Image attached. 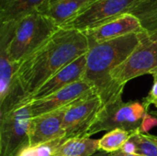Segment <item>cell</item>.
<instances>
[{
	"mask_svg": "<svg viewBox=\"0 0 157 156\" xmlns=\"http://www.w3.org/2000/svg\"><path fill=\"white\" fill-rule=\"evenodd\" d=\"M88 50L89 43L84 32L60 28L38 51L24 60L16 72L26 100L48 79Z\"/></svg>",
	"mask_w": 157,
	"mask_h": 156,
	"instance_id": "1",
	"label": "cell"
},
{
	"mask_svg": "<svg viewBox=\"0 0 157 156\" xmlns=\"http://www.w3.org/2000/svg\"><path fill=\"white\" fill-rule=\"evenodd\" d=\"M141 33H132L91 46L86 52V67L83 80L100 96L103 105L123 91L115 88L110 73L121 64L138 47Z\"/></svg>",
	"mask_w": 157,
	"mask_h": 156,
	"instance_id": "2",
	"label": "cell"
},
{
	"mask_svg": "<svg viewBox=\"0 0 157 156\" xmlns=\"http://www.w3.org/2000/svg\"><path fill=\"white\" fill-rule=\"evenodd\" d=\"M59 29L52 18L40 13L30 14L17 22L1 24L0 51L19 65Z\"/></svg>",
	"mask_w": 157,
	"mask_h": 156,
	"instance_id": "3",
	"label": "cell"
},
{
	"mask_svg": "<svg viewBox=\"0 0 157 156\" xmlns=\"http://www.w3.org/2000/svg\"><path fill=\"white\" fill-rule=\"evenodd\" d=\"M146 110L143 103L123 102L122 95H119L103 105L96 120L83 138H89L99 131H110L116 129L132 132L144 131Z\"/></svg>",
	"mask_w": 157,
	"mask_h": 156,
	"instance_id": "4",
	"label": "cell"
},
{
	"mask_svg": "<svg viewBox=\"0 0 157 156\" xmlns=\"http://www.w3.org/2000/svg\"><path fill=\"white\" fill-rule=\"evenodd\" d=\"M157 72V37L142 32L141 41L133 52L111 73L114 86L123 91L125 85L138 76Z\"/></svg>",
	"mask_w": 157,
	"mask_h": 156,
	"instance_id": "5",
	"label": "cell"
},
{
	"mask_svg": "<svg viewBox=\"0 0 157 156\" xmlns=\"http://www.w3.org/2000/svg\"><path fill=\"white\" fill-rule=\"evenodd\" d=\"M31 118L27 105L0 117V156H20L30 146L29 126Z\"/></svg>",
	"mask_w": 157,
	"mask_h": 156,
	"instance_id": "6",
	"label": "cell"
},
{
	"mask_svg": "<svg viewBox=\"0 0 157 156\" xmlns=\"http://www.w3.org/2000/svg\"><path fill=\"white\" fill-rule=\"evenodd\" d=\"M141 0H98L63 29L82 32L98 28L123 14L129 13Z\"/></svg>",
	"mask_w": 157,
	"mask_h": 156,
	"instance_id": "7",
	"label": "cell"
},
{
	"mask_svg": "<svg viewBox=\"0 0 157 156\" xmlns=\"http://www.w3.org/2000/svg\"><path fill=\"white\" fill-rule=\"evenodd\" d=\"M103 107L100 96L95 93L75 102L67 109L63 122L64 140L83 138Z\"/></svg>",
	"mask_w": 157,
	"mask_h": 156,
	"instance_id": "8",
	"label": "cell"
},
{
	"mask_svg": "<svg viewBox=\"0 0 157 156\" xmlns=\"http://www.w3.org/2000/svg\"><path fill=\"white\" fill-rule=\"evenodd\" d=\"M97 93L95 88L84 80L74 83L60 91L27 104L31 117H37L71 106L80 99Z\"/></svg>",
	"mask_w": 157,
	"mask_h": 156,
	"instance_id": "9",
	"label": "cell"
},
{
	"mask_svg": "<svg viewBox=\"0 0 157 156\" xmlns=\"http://www.w3.org/2000/svg\"><path fill=\"white\" fill-rule=\"evenodd\" d=\"M18 66L0 51V117L24 106L27 97L16 78Z\"/></svg>",
	"mask_w": 157,
	"mask_h": 156,
	"instance_id": "10",
	"label": "cell"
},
{
	"mask_svg": "<svg viewBox=\"0 0 157 156\" xmlns=\"http://www.w3.org/2000/svg\"><path fill=\"white\" fill-rule=\"evenodd\" d=\"M69 108L70 106L31 118L29 126L30 146L63 139L64 131L63 122L64 115Z\"/></svg>",
	"mask_w": 157,
	"mask_h": 156,
	"instance_id": "11",
	"label": "cell"
},
{
	"mask_svg": "<svg viewBox=\"0 0 157 156\" xmlns=\"http://www.w3.org/2000/svg\"><path fill=\"white\" fill-rule=\"evenodd\" d=\"M86 67V53L72 62L56 74L48 79L35 93H33L25 102V106L34 100L47 97L64 87L83 80Z\"/></svg>",
	"mask_w": 157,
	"mask_h": 156,
	"instance_id": "12",
	"label": "cell"
},
{
	"mask_svg": "<svg viewBox=\"0 0 157 156\" xmlns=\"http://www.w3.org/2000/svg\"><path fill=\"white\" fill-rule=\"evenodd\" d=\"M140 20L132 14L126 13L98 28L84 32L87 38L89 48L95 44L115 40L132 33L144 32Z\"/></svg>",
	"mask_w": 157,
	"mask_h": 156,
	"instance_id": "13",
	"label": "cell"
},
{
	"mask_svg": "<svg viewBox=\"0 0 157 156\" xmlns=\"http://www.w3.org/2000/svg\"><path fill=\"white\" fill-rule=\"evenodd\" d=\"M98 0H52L43 15L52 18L59 28L75 19Z\"/></svg>",
	"mask_w": 157,
	"mask_h": 156,
	"instance_id": "14",
	"label": "cell"
},
{
	"mask_svg": "<svg viewBox=\"0 0 157 156\" xmlns=\"http://www.w3.org/2000/svg\"><path fill=\"white\" fill-rule=\"evenodd\" d=\"M52 0H0L1 24L17 22L33 14H42Z\"/></svg>",
	"mask_w": 157,
	"mask_h": 156,
	"instance_id": "15",
	"label": "cell"
},
{
	"mask_svg": "<svg viewBox=\"0 0 157 156\" xmlns=\"http://www.w3.org/2000/svg\"><path fill=\"white\" fill-rule=\"evenodd\" d=\"M99 151V140L71 138L64 140L53 156H92Z\"/></svg>",
	"mask_w": 157,
	"mask_h": 156,
	"instance_id": "16",
	"label": "cell"
},
{
	"mask_svg": "<svg viewBox=\"0 0 157 156\" xmlns=\"http://www.w3.org/2000/svg\"><path fill=\"white\" fill-rule=\"evenodd\" d=\"M121 150L141 156H157V137L138 131L132 135Z\"/></svg>",
	"mask_w": 157,
	"mask_h": 156,
	"instance_id": "17",
	"label": "cell"
},
{
	"mask_svg": "<svg viewBox=\"0 0 157 156\" xmlns=\"http://www.w3.org/2000/svg\"><path fill=\"white\" fill-rule=\"evenodd\" d=\"M129 13L140 20L147 34L157 37V0H141Z\"/></svg>",
	"mask_w": 157,
	"mask_h": 156,
	"instance_id": "18",
	"label": "cell"
},
{
	"mask_svg": "<svg viewBox=\"0 0 157 156\" xmlns=\"http://www.w3.org/2000/svg\"><path fill=\"white\" fill-rule=\"evenodd\" d=\"M135 132L136 131H127L121 129L109 131L99 140V151L109 154L120 151Z\"/></svg>",
	"mask_w": 157,
	"mask_h": 156,
	"instance_id": "19",
	"label": "cell"
},
{
	"mask_svg": "<svg viewBox=\"0 0 157 156\" xmlns=\"http://www.w3.org/2000/svg\"><path fill=\"white\" fill-rule=\"evenodd\" d=\"M63 141L64 139H58L46 143L29 146L20 156H53L55 150L62 144Z\"/></svg>",
	"mask_w": 157,
	"mask_h": 156,
	"instance_id": "20",
	"label": "cell"
},
{
	"mask_svg": "<svg viewBox=\"0 0 157 156\" xmlns=\"http://www.w3.org/2000/svg\"><path fill=\"white\" fill-rule=\"evenodd\" d=\"M153 76H154V85L148 96L144 99V103H143L146 108H148L150 105L155 106L157 108V72L153 74Z\"/></svg>",
	"mask_w": 157,
	"mask_h": 156,
	"instance_id": "21",
	"label": "cell"
},
{
	"mask_svg": "<svg viewBox=\"0 0 157 156\" xmlns=\"http://www.w3.org/2000/svg\"><path fill=\"white\" fill-rule=\"evenodd\" d=\"M111 155L112 156H141V155H138V154H128V153H124V152H122L121 150L117 151V152H115V153H112V154H111Z\"/></svg>",
	"mask_w": 157,
	"mask_h": 156,
	"instance_id": "22",
	"label": "cell"
},
{
	"mask_svg": "<svg viewBox=\"0 0 157 156\" xmlns=\"http://www.w3.org/2000/svg\"><path fill=\"white\" fill-rule=\"evenodd\" d=\"M92 156H112V155H111V154H109V153L101 152V153H99V154H94V155H92Z\"/></svg>",
	"mask_w": 157,
	"mask_h": 156,
	"instance_id": "23",
	"label": "cell"
},
{
	"mask_svg": "<svg viewBox=\"0 0 157 156\" xmlns=\"http://www.w3.org/2000/svg\"><path fill=\"white\" fill-rule=\"evenodd\" d=\"M154 115H155V116H157V110L155 111V112H154Z\"/></svg>",
	"mask_w": 157,
	"mask_h": 156,
	"instance_id": "24",
	"label": "cell"
}]
</instances>
